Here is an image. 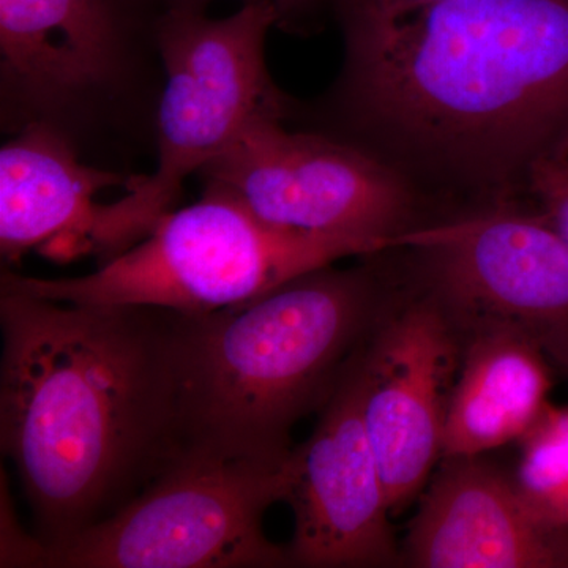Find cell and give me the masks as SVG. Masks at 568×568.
Masks as SVG:
<instances>
[{
    "instance_id": "6da1fadb",
    "label": "cell",
    "mask_w": 568,
    "mask_h": 568,
    "mask_svg": "<svg viewBox=\"0 0 568 568\" xmlns=\"http://www.w3.org/2000/svg\"><path fill=\"white\" fill-rule=\"evenodd\" d=\"M0 443L47 548L118 514L189 450L186 315L0 290Z\"/></svg>"
},
{
    "instance_id": "7a4b0ae2",
    "label": "cell",
    "mask_w": 568,
    "mask_h": 568,
    "mask_svg": "<svg viewBox=\"0 0 568 568\" xmlns=\"http://www.w3.org/2000/svg\"><path fill=\"white\" fill-rule=\"evenodd\" d=\"M342 28L332 106L347 132L487 183L567 144L568 0H446Z\"/></svg>"
},
{
    "instance_id": "3957f363",
    "label": "cell",
    "mask_w": 568,
    "mask_h": 568,
    "mask_svg": "<svg viewBox=\"0 0 568 568\" xmlns=\"http://www.w3.org/2000/svg\"><path fill=\"white\" fill-rule=\"evenodd\" d=\"M377 310L375 276L331 264L248 304L186 316L189 448L286 462L295 422L327 402Z\"/></svg>"
},
{
    "instance_id": "277c9868",
    "label": "cell",
    "mask_w": 568,
    "mask_h": 568,
    "mask_svg": "<svg viewBox=\"0 0 568 568\" xmlns=\"http://www.w3.org/2000/svg\"><path fill=\"white\" fill-rule=\"evenodd\" d=\"M171 0H0V129L39 125L81 159H155Z\"/></svg>"
},
{
    "instance_id": "5b68a950",
    "label": "cell",
    "mask_w": 568,
    "mask_h": 568,
    "mask_svg": "<svg viewBox=\"0 0 568 568\" xmlns=\"http://www.w3.org/2000/svg\"><path fill=\"white\" fill-rule=\"evenodd\" d=\"M381 252L358 239L280 230L222 190L174 209L140 244L89 275L39 278L3 268L0 290L89 305H142L205 316L248 304L295 276Z\"/></svg>"
},
{
    "instance_id": "8992f818",
    "label": "cell",
    "mask_w": 568,
    "mask_h": 568,
    "mask_svg": "<svg viewBox=\"0 0 568 568\" xmlns=\"http://www.w3.org/2000/svg\"><path fill=\"white\" fill-rule=\"evenodd\" d=\"M274 28L278 13L267 2L244 3L226 18L190 7L166 14L155 168L138 174L126 194L104 205L108 234L119 252L140 244L178 209L183 183L252 123L290 118L294 104L276 88L265 62V41Z\"/></svg>"
},
{
    "instance_id": "52a82bcc",
    "label": "cell",
    "mask_w": 568,
    "mask_h": 568,
    "mask_svg": "<svg viewBox=\"0 0 568 568\" xmlns=\"http://www.w3.org/2000/svg\"><path fill=\"white\" fill-rule=\"evenodd\" d=\"M287 459L190 447L118 514L47 548L43 567L291 566L263 529L265 510L286 499Z\"/></svg>"
},
{
    "instance_id": "ba28073f",
    "label": "cell",
    "mask_w": 568,
    "mask_h": 568,
    "mask_svg": "<svg viewBox=\"0 0 568 568\" xmlns=\"http://www.w3.org/2000/svg\"><path fill=\"white\" fill-rule=\"evenodd\" d=\"M282 119L252 123L197 173L261 222L297 233L395 246L413 230L409 185L383 160L325 133L287 132Z\"/></svg>"
},
{
    "instance_id": "9c48e42d",
    "label": "cell",
    "mask_w": 568,
    "mask_h": 568,
    "mask_svg": "<svg viewBox=\"0 0 568 568\" xmlns=\"http://www.w3.org/2000/svg\"><path fill=\"white\" fill-rule=\"evenodd\" d=\"M433 297L470 331L511 328L568 362V248L547 216L495 212L398 235Z\"/></svg>"
},
{
    "instance_id": "30bf717a",
    "label": "cell",
    "mask_w": 568,
    "mask_h": 568,
    "mask_svg": "<svg viewBox=\"0 0 568 568\" xmlns=\"http://www.w3.org/2000/svg\"><path fill=\"white\" fill-rule=\"evenodd\" d=\"M458 325L432 294L381 324L355 353L361 413L392 514L443 458L448 403L463 355Z\"/></svg>"
},
{
    "instance_id": "8fae6325",
    "label": "cell",
    "mask_w": 568,
    "mask_h": 568,
    "mask_svg": "<svg viewBox=\"0 0 568 568\" xmlns=\"http://www.w3.org/2000/svg\"><path fill=\"white\" fill-rule=\"evenodd\" d=\"M355 353L315 432L287 459L291 566L386 567L398 560L386 485L361 413Z\"/></svg>"
},
{
    "instance_id": "7c38bea8",
    "label": "cell",
    "mask_w": 568,
    "mask_h": 568,
    "mask_svg": "<svg viewBox=\"0 0 568 568\" xmlns=\"http://www.w3.org/2000/svg\"><path fill=\"white\" fill-rule=\"evenodd\" d=\"M422 568H568V530L540 517L514 477L478 457L447 458L406 538Z\"/></svg>"
},
{
    "instance_id": "4fadbf2b",
    "label": "cell",
    "mask_w": 568,
    "mask_h": 568,
    "mask_svg": "<svg viewBox=\"0 0 568 568\" xmlns=\"http://www.w3.org/2000/svg\"><path fill=\"white\" fill-rule=\"evenodd\" d=\"M138 173L104 170L51 130L26 126L0 149V254L18 264L37 250L58 261L97 256L100 192L132 185Z\"/></svg>"
},
{
    "instance_id": "5bb4252c",
    "label": "cell",
    "mask_w": 568,
    "mask_h": 568,
    "mask_svg": "<svg viewBox=\"0 0 568 568\" xmlns=\"http://www.w3.org/2000/svg\"><path fill=\"white\" fill-rule=\"evenodd\" d=\"M448 403L443 458L480 457L521 439L547 409L549 357L511 328L474 332Z\"/></svg>"
},
{
    "instance_id": "9a60e30c",
    "label": "cell",
    "mask_w": 568,
    "mask_h": 568,
    "mask_svg": "<svg viewBox=\"0 0 568 568\" xmlns=\"http://www.w3.org/2000/svg\"><path fill=\"white\" fill-rule=\"evenodd\" d=\"M518 443L519 495L541 518L568 530V406L549 403Z\"/></svg>"
},
{
    "instance_id": "2e32d148",
    "label": "cell",
    "mask_w": 568,
    "mask_h": 568,
    "mask_svg": "<svg viewBox=\"0 0 568 568\" xmlns=\"http://www.w3.org/2000/svg\"><path fill=\"white\" fill-rule=\"evenodd\" d=\"M528 182L568 248V159L549 155L537 160L530 166Z\"/></svg>"
},
{
    "instance_id": "e0dca14e",
    "label": "cell",
    "mask_w": 568,
    "mask_h": 568,
    "mask_svg": "<svg viewBox=\"0 0 568 568\" xmlns=\"http://www.w3.org/2000/svg\"><path fill=\"white\" fill-rule=\"evenodd\" d=\"M443 2L446 0H338L335 13L342 26L387 24Z\"/></svg>"
},
{
    "instance_id": "ac0fdd59",
    "label": "cell",
    "mask_w": 568,
    "mask_h": 568,
    "mask_svg": "<svg viewBox=\"0 0 568 568\" xmlns=\"http://www.w3.org/2000/svg\"><path fill=\"white\" fill-rule=\"evenodd\" d=\"M173 7H190V9L207 10L213 0H171ZM267 2L275 7L278 13V28L286 31H310L321 14L334 10L338 0H244V3Z\"/></svg>"
},
{
    "instance_id": "d6986e66",
    "label": "cell",
    "mask_w": 568,
    "mask_h": 568,
    "mask_svg": "<svg viewBox=\"0 0 568 568\" xmlns=\"http://www.w3.org/2000/svg\"><path fill=\"white\" fill-rule=\"evenodd\" d=\"M558 155L564 156V159H568V141H567V144L564 145L562 149H560Z\"/></svg>"
},
{
    "instance_id": "ffe728a7",
    "label": "cell",
    "mask_w": 568,
    "mask_h": 568,
    "mask_svg": "<svg viewBox=\"0 0 568 568\" xmlns=\"http://www.w3.org/2000/svg\"><path fill=\"white\" fill-rule=\"evenodd\" d=\"M562 369H564V372H566V373H567V375H568V362H567V364H566V365H564V366H562Z\"/></svg>"
}]
</instances>
